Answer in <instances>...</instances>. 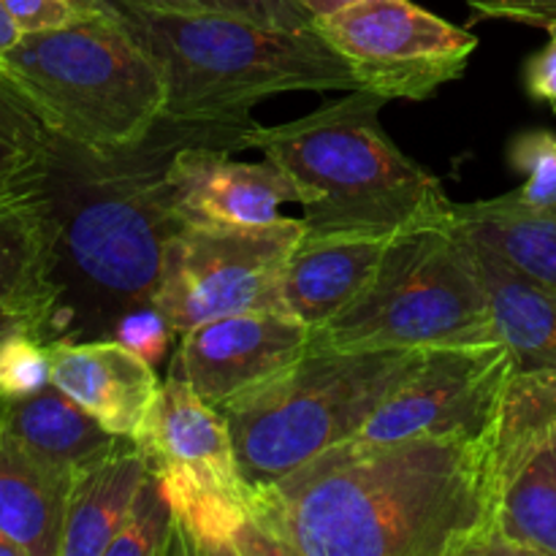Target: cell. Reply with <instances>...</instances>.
<instances>
[{
  "label": "cell",
  "instance_id": "1f68e13d",
  "mask_svg": "<svg viewBox=\"0 0 556 556\" xmlns=\"http://www.w3.org/2000/svg\"><path fill=\"white\" fill-rule=\"evenodd\" d=\"M525 90L532 101L546 103L556 114V27H548L546 47L525 63Z\"/></svg>",
  "mask_w": 556,
  "mask_h": 556
},
{
  "label": "cell",
  "instance_id": "603a6c76",
  "mask_svg": "<svg viewBox=\"0 0 556 556\" xmlns=\"http://www.w3.org/2000/svg\"><path fill=\"white\" fill-rule=\"evenodd\" d=\"M52 134L0 74V193L38 188L47 177Z\"/></svg>",
  "mask_w": 556,
  "mask_h": 556
},
{
  "label": "cell",
  "instance_id": "30bf717a",
  "mask_svg": "<svg viewBox=\"0 0 556 556\" xmlns=\"http://www.w3.org/2000/svg\"><path fill=\"white\" fill-rule=\"evenodd\" d=\"M514 375V353L503 340L427 348L413 378L351 440L394 443L418 434L489 438L497 432Z\"/></svg>",
  "mask_w": 556,
  "mask_h": 556
},
{
  "label": "cell",
  "instance_id": "277c9868",
  "mask_svg": "<svg viewBox=\"0 0 556 556\" xmlns=\"http://www.w3.org/2000/svg\"><path fill=\"white\" fill-rule=\"evenodd\" d=\"M166 87L161 119L223 136L242 150L255 103L293 90H358L318 30H282L215 14L144 9L134 33Z\"/></svg>",
  "mask_w": 556,
  "mask_h": 556
},
{
  "label": "cell",
  "instance_id": "7a4b0ae2",
  "mask_svg": "<svg viewBox=\"0 0 556 556\" xmlns=\"http://www.w3.org/2000/svg\"><path fill=\"white\" fill-rule=\"evenodd\" d=\"M199 134L210 130L157 119L150 139L114 155L52 136L43 193L54 226L58 304L76 291L114 331L128 309L155 302L166 244L185 226L166 166L174 150Z\"/></svg>",
  "mask_w": 556,
  "mask_h": 556
},
{
  "label": "cell",
  "instance_id": "d6a6232c",
  "mask_svg": "<svg viewBox=\"0 0 556 556\" xmlns=\"http://www.w3.org/2000/svg\"><path fill=\"white\" fill-rule=\"evenodd\" d=\"M74 3L85 16H109V20L119 22L130 36L136 33L141 14H144L141 0H74Z\"/></svg>",
  "mask_w": 556,
  "mask_h": 556
},
{
  "label": "cell",
  "instance_id": "5bb4252c",
  "mask_svg": "<svg viewBox=\"0 0 556 556\" xmlns=\"http://www.w3.org/2000/svg\"><path fill=\"white\" fill-rule=\"evenodd\" d=\"M52 383L85 407L106 432L136 438L161 394L155 364L114 337L54 340Z\"/></svg>",
  "mask_w": 556,
  "mask_h": 556
},
{
  "label": "cell",
  "instance_id": "5b68a950",
  "mask_svg": "<svg viewBox=\"0 0 556 556\" xmlns=\"http://www.w3.org/2000/svg\"><path fill=\"white\" fill-rule=\"evenodd\" d=\"M0 74L58 139L114 155L150 139L166 87L141 43L109 16L27 33Z\"/></svg>",
  "mask_w": 556,
  "mask_h": 556
},
{
  "label": "cell",
  "instance_id": "52a82bcc",
  "mask_svg": "<svg viewBox=\"0 0 556 556\" xmlns=\"http://www.w3.org/2000/svg\"><path fill=\"white\" fill-rule=\"evenodd\" d=\"M427 348L313 351L280 383L223 410L248 483H269L356 438L413 378Z\"/></svg>",
  "mask_w": 556,
  "mask_h": 556
},
{
  "label": "cell",
  "instance_id": "8d00e7d4",
  "mask_svg": "<svg viewBox=\"0 0 556 556\" xmlns=\"http://www.w3.org/2000/svg\"><path fill=\"white\" fill-rule=\"evenodd\" d=\"M0 556H25V552H22V548L16 546L9 535H3V532H0Z\"/></svg>",
  "mask_w": 556,
  "mask_h": 556
},
{
  "label": "cell",
  "instance_id": "ba28073f",
  "mask_svg": "<svg viewBox=\"0 0 556 556\" xmlns=\"http://www.w3.org/2000/svg\"><path fill=\"white\" fill-rule=\"evenodd\" d=\"M304 220L185 223L166 244L155 307L177 334L223 315L275 309Z\"/></svg>",
  "mask_w": 556,
  "mask_h": 556
},
{
  "label": "cell",
  "instance_id": "9a60e30c",
  "mask_svg": "<svg viewBox=\"0 0 556 556\" xmlns=\"http://www.w3.org/2000/svg\"><path fill=\"white\" fill-rule=\"evenodd\" d=\"M389 242L375 237H302L280 277V313L313 329L329 324L372 286Z\"/></svg>",
  "mask_w": 556,
  "mask_h": 556
},
{
  "label": "cell",
  "instance_id": "3957f363",
  "mask_svg": "<svg viewBox=\"0 0 556 556\" xmlns=\"http://www.w3.org/2000/svg\"><path fill=\"white\" fill-rule=\"evenodd\" d=\"M386 98L351 90L291 123L250 125L242 150H261L302 190L304 237L394 239L454 215L434 174L380 125Z\"/></svg>",
  "mask_w": 556,
  "mask_h": 556
},
{
  "label": "cell",
  "instance_id": "2e32d148",
  "mask_svg": "<svg viewBox=\"0 0 556 556\" xmlns=\"http://www.w3.org/2000/svg\"><path fill=\"white\" fill-rule=\"evenodd\" d=\"M150 478L144 451L134 438H114L71 470L60 556H106L141 483Z\"/></svg>",
  "mask_w": 556,
  "mask_h": 556
},
{
  "label": "cell",
  "instance_id": "f1b7e54d",
  "mask_svg": "<svg viewBox=\"0 0 556 556\" xmlns=\"http://www.w3.org/2000/svg\"><path fill=\"white\" fill-rule=\"evenodd\" d=\"M112 334L114 340L128 345L130 351H136L150 364L161 362V358L166 356L174 337H179L177 331L172 329V324L163 318V313L155 307V304H144V307L128 309V313L114 324Z\"/></svg>",
  "mask_w": 556,
  "mask_h": 556
},
{
  "label": "cell",
  "instance_id": "4316f807",
  "mask_svg": "<svg viewBox=\"0 0 556 556\" xmlns=\"http://www.w3.org/2000/svg\"><path fill=\"white\" fill-rule=\"evenodd\" d=\"M144 9L174 14H215L282 30H313L315 14L299 0H141Z\"/></svg>",
  "mask_w": 556,
  "mask_h": 556
},
{
  "label": "cell",
  "instance_id": "9c48e42d",
  "mask_svg": "<svg viewBox=\"0 0 556 556\" xmlns=\"http://www.w3.org/2000/svg\"><path fill=\"white\" fill-rule=\"evenodd\" d=\"M315 30L345 60L358 90L386 101H429L465 74L478 49L470 30L410 0H353L315 16Z\"/></svg>",
  "mask_w": 556,
  "mask_h": 556
},
{
  "label": "cell",
  "instance_id": "4dcf8cb0",
  "mask_svg": "<svg viewBox=\"0 0 556 556\" xmlns=\"http://www.w3.org/2000/svg\"><path fill=\"white\" fill-rule=\"evenodd\" d=\"M472 22L508 20L530 27H556V0H467Z\"/></svg>",
  "mask_w": 556,
  "mask_h": 556
},
{
  "label": "cell",
  "instance_id": "484cf974",
  "mask_svg": "<svg viewBox=\"0 0 556 556\" xmlns=\"http://www.w3.org/2000/svg\"><path fill=\"white\" fill-rule=\"evenodd\" d=\"M52 386V345L30 326L0 340V405L22 402Z\"/></svg>",
  "mask_w": 556,
  "mask_h": 556
},
{
  "label": "cell",
  "instance_id": "8992f818",
  "mask_svg": "<svg viewBox=\"0 0 556 556\" xmlns=\"http://www.w3.org/2000/svg\"><path fill=\"white\" fill-rule=\"evenodd\" d=\"M494 340L500 337L476 244L456 215L391 239L372 286L329 324L313 329V351Z\"/></svg>",
  "mask_w": 556,
  "mask_h": 556
},
{
  "label": "cell",
  "instance_id": "8fae6325",
  "mask_svg": "<svg viewBox=\"0 0 556 556\" xmlns=\"http://www.w3.org/2000/svg\"><path fill=\"white\" fill-rule=\"evenodd\" d=\"M307 353L313 326L275 309H253L182 331L172 358L190 389L223 413L280 383Z\"/></svg>",
  "mask_w": 556,
  "mask_h": 556
},
{
  "label": "cell",
  "instance_id": "d590c367",
  "mask_svg": "<svg viewBox=\"0 0 556 556\" xmlns=\"http://www.w3.org/2000/svg\"><path fill=\"white\" fill-rule=\"evenodd\" d=\"M299 3H302L309 14L320 16V14H331V11L342 9V5L353 3V0H299Z\"/></svg>",
  "mask_w": 556,
  "mask_h": 556
},
{
  "label": "cell",
  "instance_id": "44dd1931",
  "mask_svg": "<svg viewBox=\"0 0 556 556\" xmlns=\"http://www.w3.org/2000/svg\"><path fill=\"white\" fill-rule=\"evenodd\" d=\"M454 215L472 239L556 291V210L521 204L510 190L497 199L454 204Z\"/></svg>",
  "mask_w": 556,
  "mask_h": 556
},
{
  "label": "cell",
  "instance_id": "e575fe53",
  "mask_svg": "<svg viewBox=\"0 0 556 556\" xmlns=\"http://www.w3.org/2000/svg\"><path fill=\"white\" fill-rule=\"evenodd\" d=\"M20 38H22L20 27H16V22L11 20V14L5 11V5L0 3V58H3V54L9 52V49L14 47Z\"/></svg>",
  "mask_w": 556,
  "mask_h": 556
},
{
  "label": "cell",
  "instance_id": "e0dca14e",
  "mask_svg": "<svg viewBox=\"0 0 556 556\" xmlns=\"http://www.w3.org/2000/svg\"><path fill=\"white\" fill-rule=\"evenodd\" d=\"M71 470L41 459L0 427V532L25 556H60Z\"/></svg>",
  "mask_w": 556,
  "mask_h": 556
},
{
  "label": "cell",
  "instance_id": "83f0119b",
  "mask_svg": "<svg viewBox=\"0 0 556 556\" xmlns=\"http://www.w3.org/2000/svg\"><path fill=\"white\" fill-rule=\"evenodd\" d=\"M508 163L527 174V182L514 190L516 199L535 210H556V130H521L508 144Z\"/></svg>",
  "mask_w": 556,
  "mask_h": 556
},
{
  "label": "cell",
  "instance_id": "d4e9b609",
  "mask_svg": "<svg viewBox=\"0 0 556 556\" xmlns=\"http://www.w3.org/2000/svg\"><path fill=\"white\" fill-rule=\"evenodd\" d=\"M185 554L177 519L166 494L150 472L136 494L134 505L125 514L117 535L109 543L106 556H172Z\"/></svg>",
  "mask_w": 556,
  "mask_h": 556
},
{
  "label": "cell",
  "instance_id": "f546056e",
  "mask_svg": "<svg viewBox=\"0 0 556 556\" xmlns=\"http://www.w3.org/2000/svg\"><path fill=\"white\" fill-rule=\"evenodd\" d=\"M0 3L5 5L11 20L16 22L22 36L65 27L79 20V16H85L76 9L74 0H0Z\"/></svg>",
  "mask_w": 556,
  "mask_h": 556
},
{
  "label": "cell",
  "instance_id": "7402d4cb",
  "mask_svg": "<svg viewBox=\"0 0 556 556\" xmlns=\"http://www.w3.org/2000/svg\"><path fill=\"white\" fill-rule=\"evenodd\" d=\"M0 427L27 451L68 470L117 438L54 383L22 402L0 405Z\"/></svg>",
  "mask_w": 556,
  "mask_h": 556
},
{
  "label": "cell",
  "instance_id": "4fadbf2b",
  "mask_svg": "<svg viewBox=\"0 0 556 556\" xmlns=\"http://www.w3.org/2000/svg\"><path fill=\"white\" fill-rule=\"evenodd\" d=\"M134 440L144 451L150 472L161 481L195 483L220 492H244L250 486L239 470L226 416L190 389L174 358L161 394Z\"/></svg>",
  "mask_w": 556,
  "mask_h": 556
},
{
  "label": "cell",
  "instance_id": "d6986e66",
  "mask_svg": "<svg viewBox=\"0 0 556 556\" xmlns=\"http://www.w3.org/2000/svg\"><path fill=\"white\" fill-rule=\"evenodd\" d=\"M472 244L486 282L497 337L514 353L516 372H556V291L516 269L497 250L478 239H472Z\"/></svg>",
  "mask_w": 556,
  "mask_h": 556
},
{
  "label": "cell",
  "instance_id": "cb8c5ba5",
  "mask_svg": "<svg viewBox=\"0 0 556 556\" xmlns=\"http://www.w3.org/2000/svg\"><path fill=\"white\" fill-rule=\"evenodd\" d=\"M548 443L556 445V372H516L494 432V454L516 456Z\"/></svg>",
  "mask_w": 556,
  "mask_h": 556
},
{
  "label": "cell",
  "instance_id": "ffe728a7",
  "mask_svg": "<svg viewBox=\"0 0 556 556\" xmlns=\"http://www.w3.org/2000/svg\"><path fill=\"white\" fill-rule=\"evenodd\" d=\"M494 556H556V445L497 456Z\"/></svg>",
  "mask_w": 556,
  "mask_h": 556
},
{
  "label": "cell",
  "instance_id": "ac0fdd59",
  "mask_svg": "<svg viewBox=\"0 0 556 556\" xmlns=\"http://www.w3.org/2000/svg\"><path fill=\"white\" fill-rule=\"evenodd\" d=\"M58 299L54 226L41 182L0 206V304L33 315L43 337Z\"/></svg>",
  "mask_w": 556,
  "mask_h": 556
},
{
  "label": "cell",
  "instance_id": "7c38bea8",
  "mask_svg": "<svg viewBox=\"0 0 556 556\" xmlns=\"http://www.w3.org/2000/svg\"><path fill=\"white\" fill-rule=\"evenodd\" d=\"M166 179L182 223H269L286 201L302 204V190L277 163L233 161L212 134L182 141Z\"/></svg>",
  "mask_w": 556,
  "mask_h": 556
},
{
  "label": "cell",
  "instance_id": "836d02e7",
  "mask_svg": "<svg viewBox=\"0 0 556 556\" xmlns=\"http://www.w3.org/2000/svg\"><path fill=\"white\" fill-rule=\"evenodd\" d=\"M22 326H30V329L38 331V324L33 315L22 313V309H16V307H3V304H0V340H3V337H9L11 331L22 329ZM38 334H41V331H38Z\"/></svg>",
  "mask_w": 556,
  "mask_h": 556
},
{
  "label": "cell",
  "instance_id": "6da1fadb",
  "mask_svg": "<svg viewBox=\"0 0 556 556\" xmlns=\"http://www.w3.org/2000/svg\"><path fill=\"white\" fill-rule=\"evenodd\" d=\"M497 497L494 434L345 440L250 483L277 556H494Z\"/></svg>",
  "mask_w": 556,
  "mask_h": 556
}]
</instances>
